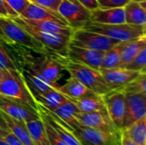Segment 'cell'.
<instances>
[{
	"instance_id": "e575fe53",
	"label": "cell",
	"mask_w": 146,
	"mask_h": 145,
	"mask_svg": "<svg viewBox=\"0 0 146 145\" xmlns=\"http://www.w3.org/2000/svg\"><path fill=\"white\" fill-rule=\"evenodd\" d=\"M6 3L20 15L31 3L29 0H5Z\"/></svg>"
},
{
	"instance_id": "4316f807",
	"label": "cell",
	"mask_w": 146,
	"mask_h": 145,
	"mask_svg": "<svg viewBox=\"0 0 146 145\" xmlns=\"http://www.w3.org/2000/svg\"><path fill=\"white\" fill-rule=\"evenodd\" d=\"M137 145H146V117L121 130Z\"/></svg>"
},
{
	"instance_id": "44dd1931",
	"label": "cell",
	"mask_w": 146,
	"mask_h": 145,
	"mask_svg": "<svg viewBox=\"0 0 146 145\" xmlns=\"http://www.w3.org/2000/svg\"><path fill=\"white\" fill-rule=\"evenodd\" d=\"M1 113H2L3 119L6 121V124L9 129V132L16 138H18L25 145H34L32 138H31L30 133L27 130L26 122L17 120V119H15L13 117H10L9 115H6L5 113H3L2 111H1Z\"/></svg>"
},
{
	"instance_id": "9a60e30c",
	"label": "cell",
	"mask_w": 146,
	"mask_h": 145,
	"mask_svg": "<svg viewBox=\"0 0 146 145\" xmlns=\"http://www.w3.org/2000/svg\"><path fill=\"white\" fill-rule=\"evenodd\" d=\"M76 120H77L78 125H80L86 127H90V128L97 129L99 131L110 132L119 131L115 128V126H114L112 121L110 120L107 113L80 112L76 116Z\"/></svg>"
},
{
	"instance_id": "4dcf8cb0",
	"label": "cell",
	"mask_w": 146,
	"mask_h": 145,
	"mask_svg": "<svg viewBox=\"0 0 146 145\" xmlns=\"http://www.w3.org/2000/svg\"><path fill=\"white\" fill-rule=\"evenodd\" d=\"M4 44L0 40V70H19L20 67L15 59L9 56L7 49L3 46Z\"/></svg>"
},
{
	"instance_id": "30bf717a",
	"label": "cell",
	"mask_w": 146,
	"mask_h": 145,
	"mask_svg": "<svg viewBox=\"0 0 146 145\" xmlns=\"http://www.w3.org/2000/svg\"><path fill=\"white\" fill-rule=\"evenodd\" d=\"M0 110L10 117L24 122L40 118L39 110L2 95H0Z\"/></svg>"
},
{
	"instance_id": "74e56055",
	"label": "cell",
	"mask_w": 146,
	"mask_h": 145,
	"mask_svg": "<svg viewBox=\"0 0 146 145\" xmlns=\"http://www.w3.org/2000/svg\"><path fill=\"white\" fill-rule=\"evenodd\" d=\"M78 2L90 11H93L99 8L98 0H78Z\"/></svg>"
},
{
	"instance_id": "9c48e42d",
	"label": "cell",
	"mask_w": 146,
	"mask_h": 145,
	"mask_svg": "<svg viewBox=\"0 0 146 145\" xmlns=\"http://www.w3.org/2000/svg\"><path fill=\"white\" fill-rule=\"evenodd\" d=\"M107 114L115 128L121 131L123 127L126 98L125 93L121 90H113L103 96Z\"/></svg>"
},
{
	"instance_id": "d4e9b609",
	"label": "cell",
	"mask_w": 146,
	"mask_h": 145,
	"mask_svg": "<svg viewBox=\"0 0 146 145\" xmlns=\"http://www.w3.org/2000/svg\"><path fill=\"white\" fill-rule=\"evenodd\" d=\"M146 46V36L124 42L121 50V65L120 68H125L126 66L138 55L142 48Z\"/></svg>"
},
{
	"instance_id": "ab89813d",
	"label": "cell",
	"mask_w": 146,
	"mask_h": 145,
	"mask_svg": "<svg viewBox=\"0 0 146 145\" xmlns=\"http://www.w3.org/2000/svg\"><path fill=\"white\" fill-rule=\"evenodd\" d=\"M4 139L9 145H25L23 143H21L18 138H16L10 132L4 137Z\"/></svg>"
},
{
	"instance_id": "8992f818",
	"label": "cell",
	"mask_w": 146,
	"mask_h": 145,
	"mask_svg": "<svg viewBox=\"0 0 146 145\" xmlns=\"http://www.w3.org/2000/svg\"><path fill=\"white\" fill-rule=\"evenodd\" d=\"M13 20L16 23L21 25L26 31H27L36 39H38L48 50L66 56L67 50L70 41V37L61 35V34H54V33L38 30L33 27L32 26L27 24L20 16L13 18Z\"/></svg>"
},
{
	"instance_id": "8d00e7d4",
	"label": "cell",
	"mask_w": 146,
	"mask_h": 145,
	"mask_svg": "<svg viewBox=\"0 0 146 145\" xmlns=\"http://www.w3.org/2000/svg\"><path fill=\"white\" fill-rule=\"evenodd\" d=\"M130 0H98L99 8H119L124 7Z\"/></svg>"
},
{
	"instance_id": "2e32d148",
	"label": "cell",
	"mask_w": 146,
	"mask_h": 145,
	"mask_svg": "<svg viewBox=\"0 0 146 145\" xmlns=\"http://www.w3.org/2000/svg\"><path fill=\"white\" fill-rule=\"evenodd\" d=\"M20 72L21 73L32 94H43L50 90L59 91V85L57 83L49 81L40 73L27 67L20 66Z\"/></svg>"
},
{
	"instance_id": "6da1fadb",
	"label": "cell",
	"mask_w": 146,
	"mask_h": 145,
	"mask_svg": "<svg viewBox=\"0 0 146 145\" xmlns=\"http://www.w3.org/2000/svg\"><path fill=\"white\" fill-rule=\"evenodd\" d=\"M50 53L61 64L63 70L67 71L70 76L77 79L94 93L104 96L110 91L99 70L72 61L67 56L52 51H50Z\"/></svg>"
},
{
	"instance_id": "ba28073f",
	"label": "cell",
	"mask_w": 146,
	"mask_h": 145,
	"mask_svg": "<svg viewBox=\"0 0 146 145\" xmlns=\"http://www.w3.org/2000/svg\"><path fill=\"white\" fill-rule=\"evenodd\" d=\"M58 13L64 18L68 26L74 30L83 28L91 22V11L78 0H62Z\"/></svg>"
},
{
	"instance_id": "603a6c76",
	"label": "cell",
	"mask_w": 146,
	"mask_h": 145,
	"mask_svg": "<svg viewBox=\"0 0 146 145\" xmlns=\"http://www.w3.org/2000/svg\"><path fill=\"white\" fill-rule=\"evenodd\" d=\"M50 112H52L59 119L64 121L67 125H68L71 127V129H73L76 125H78L76 116L80 113V110L76 104L70 99L67 100L66 102H64Z\"/></svg>"
},
{
	"instance_id": "ac0fdd59",
	"label": "cell",
	"mask_w": 146,
	"mask_h": 145,
	"mask_svg": "<svg viewBox=\"0 0 146 145\" xmlns=\"http://www.w3.org/2000/svg\"><path fill=\"white\" fill-rule=\"evenodd\" d=\"M91 22L107 25L125 23L124 8H98L91 11Z\"/></svg>"
},
{
	"instance_id": "484cf974",
	"label": "cell",
	"mask_w": 146,
	"mask_h": 145,
	"mask_svg": "<svg viewBox=\"0 0 146 145\" xmlns=\"http://www.w3.org/2000/svg\"><path fill=\"white\" fill-rule=\"evenodd\" d=\"M123 8L126 23L146 26V10L140 6L139 3L129 1Z\"/></svg>"
},
{
	"instance_id": "f546056e",
	"label": "cell",
	"mask_w": 146,
	"mask_h": 145,
	"mask_svg": "<svg viewBox=\"0 0 146 145\" xmlns=\"http://www.w3.org/2000/svg\"><path fill=\"white\" fill-rule=\"evenodd\" d=\"M124 93H142L146 94V73H141L122 90Z\"/></svg>"
},
{
	"instance_id": "d6986e66",
	"label": "cell",
	"mask_w": 146,
	"mask_h": 145,
	"mask_svg": "<svg viewBox=\"0 0 146 145\" xmlns=\"http://www.w3.org/2000/svg\"><path fill=\"white\" fill-rule=\"evenodd\" d=\"M59 91L72 101L78 100L94 93L73 76H70L64 85H59Z\"/></svg>"
},
{
	"instance_id": "4fadbf2b",
	"label": "cell",
	"mask_w": 146,
	"mask_h": 145,
	"mask_svg": "<svg viewBox=\"0 0 146 145\" xmlns=\"http://www.w3.org/2000/svg\"><path fill=\"white\" fill-rule=\"evenodd\" d=\"M104 52L73 45L69 43L66 56L72 61L99 70Z\"/></svg>"
},
{
	"instance_id": "5bb4252c",
	"label": "cell",
	"mask_w": 146,
	"mask_h": 145,
	"mask_svg": "<svg viewBox=\"0 0 146 145\" xmlns=\"http://www.w3.org/2000/svg\"><path fill=\"white\" fill-rule=\"evenodd\" d=\"M38 105L39 115L42 118H44L56 131L58 136L62 139V141L67 145H81L79 142L78 138L73 132L71 127L67 125L64 121L59 119L56 115L52 112L47 110L43 106Z\"/></svg>"
},
{
	"instance_id": "ffe728a7",
	"label": "cell",
	"mask_w": 146,
	"mask_h": 145,
	"mask_svg": "<svg viewBox=\"0 0 146 145\" xmlns=\"http://www.w3.org/2000/svg\"><path fill=\"white\" fill-rule=\"evenodd\" d=\"M22 20L27 24L32 26L33 27L38 30L54 33V34H61V35L71 37L74 30L67 25H62L52 21H33V20H27L24 18H22Z\"/></svg>"
},
{
	"instance_id": "277c9868",
	"label": "cell",
	"mask_w": 146,
	"mask_h": 145,
	"mask_svg": "<svg viewBox=\"0 0 146 145\" xmlns=\"http://www.w3.org/2000/svg\"><path fill=\"white\" fill-rule=\"evenodd\" d=\"M145 27L146 26L133 25L126 22L110 25L89 22L83 28L102 33L118 42H127L145 36Z\"/></svg>"
},
{
	"instance_id": "60d3db41",
	"label": "cell",
	"mask_w": 146,
	"mask_h": 145,
	"mask_svg": "<svg viewBox=\"0 0 146 145\" xmlns=\"http://www.w3.org/2000/svg\"><path fill=\"white\" fill-rule=\"evenodd\" d=\"M121 145H137L133 143L123 132L121 131Z\"/></svg>"
},
{
	"instance_id": "d6a6232c",
	"label": "cell",
	"mask_w": 146,
	"mask_h": 145,
	"mask_svg": "<svg viewBox=\"0 0 146 145\" xmlns=\"http://www.w3.org/2000/svg\"><path fill=\"white\" fill-rule=\"evenodd\" d=\"M41 117V116H40ZM42 121L44 122L45 130H46V133H47V137H48V140L49 143L50 145H67L63 141L62 139L58 136V134L56 132V131L53 129V127L44 119L42 118Z\"/></svg>"
},
{
	"instance_id": "1f68e13d",
	"label": "cell",
	"mask_w": 146,
	"mask_h": 145,
	"mask_svg": "<svg viewBox=\"0 0 146 145\" xmlns=\"http://www.w3.org/2000/svg\"><path fill=\"white\" fill-rule=\"evenodd\" d=\"M127 69L146 73V46L142 48L138 55L126 66Z\"/></svg>"
},
{
	"instance_id": "3957f363",
	"label": "cell",
	"mask_w": 146,
	"mask_h": 145,
	"mask_svg": "<svg viewBox=\"0 0 146 145\" xmlns=\"http://www.w3.org/2000/svg\"><path fill=\"white\" fill-rule=\"evenodd\" d=\"M0 28L10 44L36 52L47 53L49 51L38 39L11 18L0 17Z\"/></svg>"
},
{
	"instance_id": "7bdbcfd3",
	"label": "cell",
	"mask_w": 146,
	"mask_h": 145,
	"mask_svg": "<svg viewBox=\"0 0 146 145\" xmlns=\"http://www.w3.org/2000/svg\"><path fill=\"white\" fill-rule=\"evenodd\" d=\"M0 145H9V144L6 142V140H5L4 138H2V139H0Z\"/></svg>"
},
{
	"instance_id": "83f0119b",
	"label": "cell",
	"mask_w": 146,
	"mask_h": 145,
	"mask_svg": "<svg viewBox=\"0 0 146 145\" xmlns=\"http://www.w3.org/2000/svg\"><path fill=\"white\" fill-rule=\"evenodd\" d=\"M27 130L34 145H50L48 140L44 122L40 118L26 122Z\"/></svg>"
},
{
	"instance_id": "836d02e7",
	"label": "cell",
	"mask_w": 146,
	"mask_h": 145,
	"mask_svg": "<svg viewBox=\"0 0 146 145\" xmlns=\"http://www.w3.org/2000/svg\"><path fill=\"white\" fill-rule=\"evenodd\" d=\"M31 3L40 7L48 9L54 12H58V8L62 0H29Z\"/></svg>"
},
{
	"instance_id": "f35d334b",
	"label": "cell",
	"mask_w": 146,
	"mask_h": 145,
	"mask_svg": "<svg viewBox=\"0 0 146 145\" xmlns=\"http://www.w3.org/2000/svg\"><path fill=\"white\" fill-rule=\"evenodd\" d=\"M9 132V129L6 124L5 120L3 119L2 113L0 111V139L4 138V137Z\"/></svg>"
},
{
	"instance_id": "ee69618b",
	"label": "cell",
	"mask_w": 146,
	"mask_h": 145,
	"mask_svg": "<svg viewBox=\"0 0 146 145\" xmlns=\"http://www.w3.org/2000/svg\"><path fill=\"white\" fill-rule=\"evenodd\" d=\"M130 1H133V2H137V3H140L143 1H146V0H130Z\"/></svg>"
},
{
	"instance_id": "8fae6325",
	"label": "cell",
	"mask_w": 146,
	"mask_h": 145,
	"mask_svg": "<svg viewBox=\"0 0 146 145\" xmlns=\"http://www.w3.org/2000/svg\"><path fill=\"white\" fill-rule=\"evenodd\" d=\"M125 98L126 107L122 129L146 117V94L125 93Z\"/></svg>"
},
{
	"instance_id": "cb8c5ba5",
	"label": "cell",
	"mask_w": 146,
	"mask_h": 145,
	"mask_svg": "<svg viewBox=\"0 0 146 145\" xmlns=\"http://www.w3.org/2000/svg\"><path fill=\"white\" fill-rule=\"evenodd\" d=\"M33 96L38 104L43 106L50 111L55 109L67 100H69L68 97L58 90H50L45 93L33 94Z\"/></svg>"
},
{
	"instance_id": "5b68a950",
	"label": "cell",
	"mask_w": 146,
	"mask_h": 145,
	"mask_svg": "<svg viewBox=\"0 0 146 145\" xmlns=\"http://www.w3.org/2000/svg\"><path fill=\"white\" fill-rule=\"evenodd\" d=\"M69 43L75 46L105 52L120 42L102 33L80 28L74 30Z\"/></svg>"
},
{
	"instance_id": "b9f144b4",
	"label": "cell",
	"mask_w": 146,
	"mask_h": 145,
	"mask_svg": "<svg viewBox=\"0 0 146 145\" xmlns=\"http://www.w3.org/2000/svg\"><path fill=\"white\" fill-rule=\"evenodd\" d=\"M0 40H1V41H3L4 44H9V40L6 38V37H5V36H4V34L3 33V32H2V30H1V28H0Z\"/></svg>"
},
{
	"instance_id": "7a4b0ae2",
	"label": "cell",
	"mask_w": 146,
	"mask_h": 145,
	"mask_svg": "<svg viewBox=\"0 0 146 145\" xmlns=\"http://www.w3.org/2000/svg\"><path fill=\"white\" fill-rule=\"evenodd\" d=\"M0 95L27 104L38 110V105L34 99L28 85L19 70H1Z\"/></svg>"
},
{
	"instance_id": "f1b7e54d",
	"label": "cell",
	"mask_w": 146,
	"mask_h": 145,
	"mask_svg": "<svg viewBox=\"0 0 146 145\" xmlns=\"http://www.w3.org/2000/svg\"><path fill=\"white\" fill-rule=\"evenodd\" d=\"M123 44L124 42H120L119 44L104 52L100 69L120 68Z\"/></svg>"
},
{
	"instance_id": "52a82bcc",
	"label": "cell",
	"mask_w": 146,
	"mask_h": 145,
	"mask_svg": "<svg viewBox=\"0 0 146 145\" xmlns=\"http://www.w3.org/2000/svg\"><path fill=\"white\" fill-rule=\"evenodd\" d=\"M72 130L81 145H121V131L104 132L80 125Z\"/></svg>"
},
{
	"instance_id": "d590c367",
	"label": "cell",
	"mask_w": 146,
	"mask_h": 145,
	"mask_svg": "<svg viewBox=\"0 0 146 145\" xmlns=\"http://www.w3.org/2000/svg\"><path fill=\"white\" fill-rule=\"evenodd\" d=\"M19 16L18 14L6 3L5 0H0V17L15 18Z\"/></svg>"
},
{
	"instance_id": "7402d4cb",
	"label": "cell",
	"mask_w": 146,
	"mask_h": 145,
	"mask_svg": "<svg viewBox=\"0 0 146 145\" xmlns=\"http://www.w3.org/2000/svg\"><path fill=\"white\" fill-rule=\"evenodd\" d=\"M78 107L80 112L90 113V112H103L107 113L104 100L103 96L93 93L87 97L73 101Z\"/></svg>"
},
{
	"instance_id": "f6af8a7d",
	"label": "cell",
	"mask_w": 146,
	"mask_h": 145,
	"mask_svg": "<svg viewBox=\"0 0 146 145\" xmlns=\"http://www.w3.org/2000/svg\"><path fill=\"white\" fill-rule=\"evenodd\" d=\"M1 79H2V71L0 70V81H1Z\"/></svg>"
},
{
	"instance_id": "7c38bea8",
	"label": "cell",
	"mask_w": 146,
	"mask_h": 145,
	"mask_svg": "<svg viewBox=\"0 0 146 145\" xmlns=\"http://www.w3.org/2000/svg\"><path fill=\"white\" fill-rule=\"evenodd\" d=\"M99 71L110 91H121L128 83L141 73L140 72L132 71L122 68L99 69Z\"/></svg>"
},
{
	"instance_id": "e0dca14e",
	"label": "cell",
	"mask_w": 146,
	"mask_h": 145,
	"mask_svg": "<svg viewBox=\"0 0 146 145\" xmlns=\"http://www.w3.org/2000/svg\"><path fill=\"white\" fill-rule=\"evenodd\" d=\"M19 16L27 20L52 21L68 26L64 18L58 12H54L48 9L34 4L33 3H30L29 5L26 8V9Z\"/></svg>"
}]
</instances>
